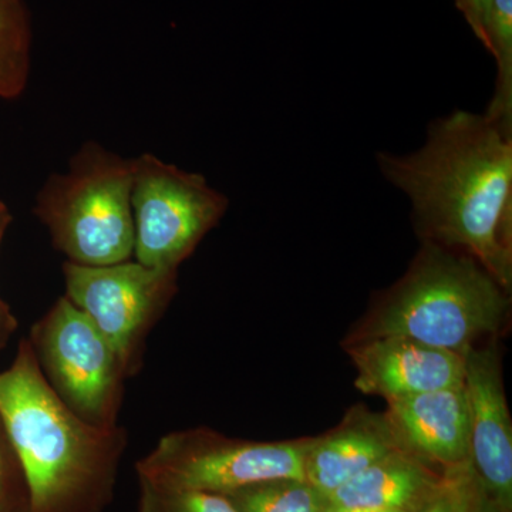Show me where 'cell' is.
<instances>
[{"label": "cell", "instance_id": "obj_14", "mask_svg": "<svg viewBox=\"0 0 512 512\" xmlns=\"http://www.w3.org/2000/svg\"><path fill=\"white\" fill-rule=\"evenodd\" d=\"M32 30L22 0H0V97L25 92L30 72Z\"/></svg>", "mask_w": 512, "mask_h": 512}, {"label": "cell", "instance_id": "obj_15", "mask_svg": "<svg viewBox=\"0 0 512 512\" xmlns=\"http://www.w3.org/2000/svg\"><path fill=\"white\" fill-rule=\"evenodd\" d=\"M484 46L497 64L493 97L484 114L512 130V0L491 3Z\"/></svg>", "mask_w": 512, "mask_h": 512}, {"label": "cell", "instance_id": "obj_5", "mask_svg": "<svg viewBox=\"0 0 512 512\" xmlns=\"http://www.w3.org/2000/svg\"><path fill=\"white\" fill-rule=\"evenodd\" d=\"M131 208L136 261L177 271L224 217L228 198L201 174L143 154L133 158Z\"/></svg>", "mask_w": 512, "mask_h": 512}, {"label": "cell", "instance_id": "obj_8", "mask_svg": "<svg viewBox=\"0 0 512 512\" xmlns=\"http://www.w3.org/2000/svg\"><path fill=\"white\" fill-rule=\"evenodd\" d=\"M63 275L64 296L109 340L127 376L134 375L148 332L177 292V271L131 259L103 266L67 261Z\"/></svg>", "mask_w": 512, "mask_h": 512}, {"label": "cell", "instance_id": "obj_4", "mask_svg": "<svg viewBox=\"0 0 512 512\" xmlns=\"http://www.w3.org/2000/svg\"><path fill=\"white\" fill-rule=\"evenodd\" d=\"M133 158L90 141L53 174L36 197L35 214L57 251L77 265L103 266L134 255Z\"/></svg>", "mask_w": 512, "mask_h": 512}, {"label": "cell", "instance_id": "obj_11", "mask_svg": "<svg viewBox=\"0 0 512 512\" xmlns=\"http://www.w3.org/2000/svg\"><path fill=\"white\" fill-rule=\"evenodd\" d=\"M386 420L404 450L444 468L470 461L466 386L387 400Z\"/></svg>", "mask_w": 512, "mask_h": 512}, {"label": "cell", "instance_id": "obj_6", "mask_svg": "<svg viewBox=\"0 0 512 512\" xmlns=\"http://www.w3.org/2000/svg\"><path fill=\"white\" fill-rule=\"evenodd\" d=\"M309 441L254 443L207 430L174 431L137 463L138 478L165 487L228 494L265 481L305 480Z\"/></svg>", "mask_w": 512, "mask_h": 512}, {"label": "cell", "instance_id": "obj_22", "mask_svg": "<svg viewBox=\"0 0 512 512\" xmlns=\"http://www.w3.org/2000/svg\"><path fill=\"white\" fill-rule=\"evenodd\" d=\"M10 222H12V214L3 202H0V242H2L3 235L8 229Z\"/></svg>", "mask_w": 512, "mask_h": 512}, {"label": "cell", "instance_id": "obj_24", "mask_svg": "<svg viewBox=\"0 0 512 512\" xmlns=\"http://www.w3.org/2000/svg\"><path fill=\"white\" fill-rule=\"evenodd\" d=\"M5 495V463H3L2 448H0V505H3Z\"/></svg>", "mask_w": 512, "mask_h": 512}, {"label": "cell", "instance_id": "obj_12", "mask_svg": "<svg viewBox=\"0 0 512 512\" xmlns=\"http://www.w3.org/2000/svg\"><path fill=\"white\" fill-rule=\"evenodd\" d=\"M399 447L386 417L357 416L328 436L309 441L305 480L329 497Z\"/></svg>", "mask_w": 512, "mask_h": 512}, {"label": "cell", "instance_id": "obj_10", "mask_svg": "<svg viewBox=\"0 0 512 512\" xmlns=\"http://www.w3.org/2000/svg\"><path fill=\"white\" fill-rule=\"evenodd\" d=\"M356 387L386 400L464 384V355L414 340L379 338L349 345Z\"/></svg>", "mask_w": 512, "mask_h": 512}, {"label": "cell", "instance_id": "obj_13", "mask_svg": "<svg viewBox=\"0 0 512 512\" xmlns=\"http://www.w3.org/2000/svg\"><path fill=\"white\" fill-rule=\"evenodd\" d=\"M441 477L427 461L399 447L330 494L328 505L412 511L436 491Z\"/></svg>", "mask_w": 512, "mask_h": 512}, {"label": "cell", "instance_id": "obj_7", "mask_svg": "<svg viewBox=\"0 0 512 512\" xmlns=\"http://www.w3.org/2000/svg\"><path fill=\"white\" fill-rule=\"evenodd\" d=\"M29 342L47 383L73 413L93 426H119L126 369L86 313L62 296Z\"/></svg>", "mask_w": 512, "mask_h": 512}, {"label": "cell", "instance_id": "obj_16", "mask_svg": "<svg viewBox=\"0 0 512 512\" xmlns=\"http://www.w3.org/2000/svg\"><path fill=\"white\" fill-rule=\"evenodd\" d=\"M239 512H325L328 497L306 480L265 481L224 494Z\"/></svg>", "mask_w": 512, "mask_h": 512}, {"label": "cell", "instance_id": "obj_25", "mask_svg": "<svg viewBox=\"0 0 512 512\" xmlns=\"http://www.w3.org/2000/svg\"><path fill=\"white\" fill-rule=\"evenodd\" d=\"M0 512H8L6 511L5 505H0Z\"/></svg>", "mask_w": 512, "mask_h": 512}, {"label": "cell", "instance_id": "obj_1", "mask_svg": "<svg viewBox=\"0 0 512 512\" xmlns=\"http://www.w3.org/2000/svg\"><path fill=\"white\" fill-rule=\"evenodd\" d=\"M380 173L412 202L424 242L473 256L512 286V130L484 113L434 120L413 153L377 156Z\"/></svg>", "mask_w": 512, "mask_h": 512}, {"label": "cell", "instance_id": "obj_20", "mask_svg": "<svg viewBox=\"0 0 512 512\" xmlns=\"http://www.w3.org/2000/svg\"><path fill=\"white\" fill-rule=\"evenodd\" d=\"M493 0H457L458 9L463 13L468 25L476 33L478 39L485 43L488 15Z\"/></svg>", "mask_w": 512, "mask_h": 512}, {"label": "cell", "instance_id": "obj_17", "mask_svg": "<svg viewBox=\"0 0 512 512\" xmlns=\"http://www.w3.org/2000/svg\"><path fill=\"white\" fill-rule=\"evenodd\" d=\"M138 512H239L225 495L165 487L138 478Z\"/></svg>", "mask_w": 512, "mask_h": 512}, {"label": "cell", "instance_id": "obj_2", "mask_svg": "<svg viewBox=\"0 0 512 512\" xmlns=\"http://www.w3.org/2000/svg\"><path fill=\"white\" fill-rule=\"evenodd\" d=\"M0 421L28 490L26 512H101L127 433L80 419L47 383L29 340L0 372Z\"/></svg>", "mask_w": 512, "mask_h": 512}, {"label": "cell", "instance_id": "obj_23", "mask_svg": "<svg viewBox=\"0 0 512 512\" xmlns=\"http://www.w3.org/2000/svg\"><path fill=\"white\" fill-rule=\"evenodd\" d=\"M325 512H403V511H386V510H369V508H342V507H326ZM409 512V511H407Z\"/></svg>", "mask_w": 512, "mask_h": 512}, {"label": "cell", "instance_id": "obj_9", "mask_svg": "<svg viewBox=\"0 0 512 512\" xmlns=\"http://www.w3.org/2000/svg\"><path fill=\"white\" fill-rule=\"evenodd\" d=\"M470 461L500 512H512V424L495 345L464 353Z\"/></svg>", "mask_w": 512, "mask_h": 512}, {"label": "cell", "instance_id": "obj_19", "mask_svg": "<svg viewBox=\"0 0 512 512\" xmlns=\"http://www.w3.org/2000/svg\"><path fill=\"white\" fill-rule=\"evenodd\" d=\"M457 512H500L497 505L491 500L490 495L485 491L484 485L474 468L468 476Z\"/></svg>", "mask_w": 512, "mask_h": 512}, {"label": "cell", "instance_id": "obj_3", "mask_svg": "<svg viewBox=\"0 0 512 512\" xmlns=\"http://www.w3.org/2000/svg\"><path fill=\"white\" fill-rule=\"evenodd\" d=\"M508 309V293L473 256L424 242L352 342L409 339L464 355L481 336L500 330Z\"/></svg>", "mask_w": 512, "mask_h": 512}, {"label": "cell", "instance_id": "obj_21", "mask_svg": "<svg viewBox=\"0 0 512 512\" xmlns=\"http://www.w3.org/2000/svg\"><path fill=\"white\" fill-rule=\"evenodd\" d=\"M16 329V319L10 313L9 306L0 298V348L5 345L6 340Z\"/></svg>", "mask_w": 512, "mask_h": 512}, {"label": "cell", "instance_id": "obj_18", "mask_svg": "<svg viewBox=\"0 0 512 512\" xmlns=\"http://www.w3.org/2000/svg\"><path fill=\"white\" fill-rule=\"evenodd\" d=\"M471 470V461L460 466L444 468L443 477L436 491L409 512H457Z\"/></svg>", "mask_w": 512, "mask_h": 512}]
</instances>
